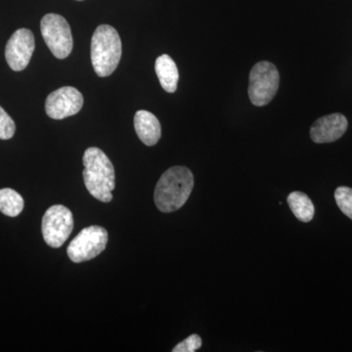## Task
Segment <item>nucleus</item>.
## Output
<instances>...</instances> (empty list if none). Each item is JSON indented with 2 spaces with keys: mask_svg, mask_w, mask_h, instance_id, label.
I'll use <instances>...</instances> for the list:
<instances>
[{
  "mask_svg": "<svg viewBox=\"0 0 352 352\" xmlns=\"http://www.w3.org/2000/svg\"><path fill=\"white\" fill-rule=\"evenodd\" d=\"M194 187V175L186 166H173L157 183L154 199L162 212H173L186 203Z\"/></svg>",
  "mask_w": 352,
  "mask_h": 352,
  "instance_id": "nucleus-1",
  "label": "nucleus"
},
{
  "mask_svg": "<svg viewBox=\"0 0 352 352\" xmlns=\"http://www.w3.org/2000/svg\"><path fill=\"white\" fill-rule=\"evenodd\" d=\"M83 182L90 195L103 203L112 201L116 175L107 155L99 148H88L83 155Z\"/></svg>",
  "mask_w": 352,
  "mask_h": 352,
  "instance_id": "nucleus-2",
  "label": "nucleus"
},
{
  "mask_svg": "<svg viewBox=\"0 0 352 352\" xmlns=\"http://www.w3.org/2000/svg\"><path fill=\"white\" fill-rule=\"evenodd\" d=\"M122 41L112 25H101L91 39V62L95 73L101 78L112 75L122 58Z\"/></svg>",
  "mask_w": 352,
  "mask_h": 352,
  "instance_id": "nucleus-3",
  "label": "nucleus"
},
{
  "mask_svg": "<svg viewBox=\"0 0 352 352\" xmlns=\"http://www.w3.org/2000/svg\"><path fill=\"white\" fill-rule=\"evenodd\" d=\"M280 85L279 72L270 62H258L250 73L249 97L254 106L267 105L278 91Z\"/></svg>",
  "mask_w": 352,
  "mask_h": 352,
  "instance_id": "nucleus-4",
  "label": "nucleus"
},
{
  "mask_svg": "<svg viewBox=\"0 0 352 352\" xmlns=\"http://www.w3.org/2000/svg\"><path fill=\"white\" fill-rule=\"evenodd\" d=\"M44 41L52 54L58 59H65L73 50L74 41L71 28L63 16L50 13L41 22Z\"/></svg>",
  "mask_w": 352,
  "mask_h": 352,
  "instance_id": "nucleus-5",
  "label": "nucleus"
},
{
  "mask_svg": "<svg viewBox=\"0 0 352 352\" xmlns=\"http://www.w3.org/2000/svg\"><path fill=\"white\" fill-rule=\"evenodd\" d=\"M109 236L103 227L92 226L82 229L69 243L67 252L73 263H80L98 256L107 247Z\"/></svg>",
  "mask_w": 352,
  "mask_h": 352,
  "instance_id": "nucleus-6",
  "label": "nucleus"
},
{
  "mask_svg": "<svg viewBox=\"0 0 352 352\" xmlns=\"http://www.w3.org/2000/svg\"><path fill=\"white\" fill-rule=\"evenodd\" d=\"M74 229V217L71 210L62 205L52 206L43 217L41 231L44 242L50 247H62L69 239Z\"/></svg>",
  "mask_w": 352,
  "mask_h": 352,
  "instance_id": "nucleus-7",
  "label": "nucleus"
},
{
  "mask_svg": "<svg viewBox=\"0 0 352 352\" xmlns=\"http://www.w3.org/2000/svg\"><path fill=\"white\" fill-rule=\"evenodd\" d=\"M83 106L82 94L75 87H64L48 95L45 111L53 120H63L76 115Z\"/></svg>",
  "mask_w": 352,
  "mask_h": 352,
  "instance_id": "nucleus-8",
  "label": "nucleus"
},
{
  "mask_svg": "<svg viewBox=\"0 0 352 352\" xmlns=\"http://www.w3.org/2000/svg\"><path fill=\"white\" fill-rule=\"evenodd\" d=\"M34 47L36 43L34 34L28 29L17 30L6 44V58L9 67L15 72H21L27 68Z\"/></svg>",
  "mask_w": 352,
  "mask_h": 352,
  "instance_id": "nucleus-9",
  "label": "nucleus"
},
{
  "mask_svg": "<svg viewBox=\"0 0 352 352\" xmlns=\"http://www.w3.org/2000/svg\"><path fill=\"white\" fill-rule=\"evenodd\" d=\"M347 126L346 118L342 113L325 116L314 122L310 129V138L317 144L335 142L346 133Z\"/></svg>",
  "mask_w": 352,
  "mask_h": 352,
  "instance_id": "nucleus-10",
  "label": "nucleus"
},
{
  "mask_svg": "<svg viewBox=\"0 0 352 352\" xmlns=\"http://www.w3.org/2000/svg\"><path fill=\"white\" fill-rule=\"evenodd\" d=\"M134 129L139 139L147 146H154L162 136V127L156 116L140 110L134 116Z\"/></svg>",
  "mask_w": 352,
  "mask_h": 352,
  "instance_id": "nucleus-11",
  "label": "nucleus"
},
{
  "mask_svg": "<svg viewBox=\"0 0 352 352\" xmlns=\"http://www.w3.org/2000/svg\"><path fill=\"white\" fill-rule=\"evenodd\" d=\"M155 69H156V74L162 87L168 94L175 92V90L177 89L179 73H178L177 66L173 58L166 54L157 57Z\"/></svg>",
  "mask_w": 352,
  "mask_h": 352,
  "instance_id": "nucleus-12",
  "label": "nucleus"
},
{
  "mask_svg": "<svg viewBox=\"0 0 352 352\" xmlns=\"http://www.w3.org/2000/svg\"><path fill=\"white\" fill-rule=\"evenodd\" d=\"M287 201L296 219L302 222H309L314 219L315 212L314 203L307 194L300 191L292 192Z\"/></svg>",
  "mask_w": 352,
  "mask_h": 352,
  "instance_id": "nucleus-13",
  "label": "nucleus"
},
{
  "mask_svg": "<svg viewBox=\"0 0 352 352\" xmlns=\"http://www.w3.org/2000/svg\"><path fill=\"white\" fill-rule=\"evenodd\" d=\"M24 210V199L15 190H0V212L7 217H18Z\"/></svg>",
  "mask_w": 352,
  "mask_h": 352,
  "instance_id": "nucleus-14",
  "label": "nucleus"
},
{
  "mask_svg": "<svg viewBox=\"0 0 352 352\" xmlns=\"http://www.w3.org/2000/svg\"><path fill=\"white\" fill-rule=\"evenodd\" d=\"M335 199L338 207L352 219V188L346 186H340L335 192Z\"/></svg>",
  "mask_w": 352,
  "mask_h": 352,
  "instance_id": "nucleus-15",
  "label": "nucleus"
},
{
  "mask_svg": "<svg viewBox=\"0 0 352 352\" xmlns=\"http://www.w3.org/2000/svg\"><path fill=\"white\" fill-rule=\"evenodd\" d=\"M16 126L12 118L0 106V139L8 140L15 134Z\"/></svg>",
  "mask_w": 352,
  "mask_h": 352,
  "instance_id": "nucleus-16",
  "label": "nucleus"
},
{
  "mask_svg": "<svg viewBox=\"0 0 352 352\" xmlns=\"http://www.w3.org/2000/svg\"><path fill=\"white\" fill-rule=\"evenodd\" d=\"M201 344H203V342H201L200 336L194 333V335L190 336V337L183 340V342H179V344L173 349V351L195 352L200 349Z\"/></svg>",
  "mask_w": 352,
  "mask_h": 352,
  "instance_id": "nucleus-17",
  "label": "nucleus"
},
{
  "mask_svg": "<svg viewBox=\"0 0 352 352\" xmlns=\"http://www.w3.org/2000/svg\"><path fill=\"white\" fill-rule=\"evenodd\" d=\"M78 1H82V0H78Z\"/></svg>",
  "mask_w": 352,
  "mask_h": 352,
  "instance_id": "nucleus-18",
  "label": "nucleus"
}]
</instances>
